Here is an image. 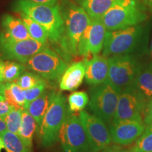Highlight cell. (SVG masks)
<instances>
[{"label":"cell","mask_w":152,"mask_h":152,"mask_svg":"<svg viewBox=\"0 0 152 152\" xmlns=\"http://www.w3.org/2000/svg\"><path fill=\"white\" fill-rule=\"evenodd\" d=\"M149 29L142 24L123 29L106 31L102 50L104 56L142 52L147 47Z\"/></svg>","instance_id":"6da1fadb"},{"label":"cell","mask_w":152,"mask_h":152,"mask_svg":"<svg viewBox=\"0 0 152 152\" xmlns=\"http://www.w3.org/2000/svg\"><path fill=\"white\" fill-rule=\"evenodd\" d=\"M12 10L18 14L26 15L40 24L47 32L51 42L60 43L64 33V21L60 4L47 6L26 0H16L12 4Z\"/></svg>","instance_id":"7a4b0ae2"},{"label":"cell","mask_w":152,"mask_h":152,"mask_svg":"<svg viewBox=\"0 0 152 152\" xmlns=\"http://www.w3.org/2000/svg\"><path fill=\"white\" fill-rule=\"evenodd\" d=\"M60 9L64 21V33L59 44L66 54L78 56L80 41L91 18L81 6L71 0H63Z\"/></svg>","instance_id":"3957f363"},{"label":"cell","mask_w":152,"mask_h":152,"mask_svg":"<svg viewBox=\"0 0 152 152\" xmlns=\"http://www.w3.org/2000/svg\"><path fill=\"white\" fill-rule=\"evenodd\" d=\"M68 113L66 96L61 92H51L48 109L38 131L42 147L49 148L58 142L60 129Z\"/></svg>","instance_id":"277c9868"},{"label":"cell","mask_w":152,"mask_h":152,"mask_svg":"<svg viewBox=\"0 0 152 152\" xmlns=\"http://www.w3.org/2000/svg\"><path fill=\"white\" fill-rule=\"evenodd\" d=\"M148 18L142 0H118L101 18L107 30L141 24Z\"/></svg>","instance_id":"5b68a950"},{"label":"cell","mask_w":152,"mask_h":152,"mask_svg":"<svg viewBox=\"0 0 152 152\" xmlns=\"http://www.w3.org/2000/svg\"><path fill=\"white\" fill-rule=\"evenodd\" d=\"M109 75L106 81L120 92L134 86L142 66L135 55H114L109 58Z\"/></svg>","instance_id":"8992f818"},{"label":"cell","mask_w":152,"mask_h":152,"mask_svg":"<svg viewBox=\"0 0 152 152\" xmlns=\"http://www.w3.org/2000/svg\"><path fill=\"white\" fill-rule=\"evenodd\" d=\"M120 94L121 92L107 81L93 85L90 90V109L95 115L110 125L116 112Z\"/></svg>","instance_id":"52a82bcc"},{"label":"cell","mask_w":152,"mask_h":152,"mask_svg":"<svg viewBox=\"0 0 152 152\" xmlns=\"http://www.w3.org/2000/svg\"><path fill=\"white\" fill-rule=\"evenodd\" d=\"M58 140L64 152H92L79 115H73L70 111L60 129Z\"/></svg>","instance_id":"ba28073f"},{"label":"cell","mask_w":152,"mask_h":152,"mask_svg":"<svg viewBox=\"0 0 152 152\" xmlns=\"http://www.w3.org/2000/svg\"><path fill=\"white\" fill-rule=\"evenodd\" d=\"M26 69L34 72L47 80H54L64 73L68 62L59 54L46 47L32 56L25 64Z\"/></svg>","instance_id":"9c48e42d"},{"label":"cell","mask_w":152,"mask_h":152,"mask_svg":"<svg viewBox=\"0 0 152 152\" xmlns=\"http://www.w3.org/2000/svg\"><path fill=\"white\" fill-rule=\"evenodd\" d=\"M147 102L144 95L134 86L125 89L120 94L116 112L112 123L125 121L144 122Z\"/></svg>","instance_id":"30bf717a"},{"label":"cell","mask_w":152,"mask_h":152,"mask_svg":"<svg viewBox=\"0 0 152 152\" xmlns=\"http://www.w3.org/2000/svg\"><path fill=\"white\" fill-rule=\"evenodd\" d=\"M46 47V44L39 42L33 38L16 40L7 37L0 31V57L4 59L25 64Z\"/></svg>","instance_id":"8fae6325"},{"label":"cell","mask_w":152,"mask_h":152,"mask_svg":"<svg viewBox=\"0 0 152 152\" xmlns=\"http://www.w3.org/2000/svg\"><path fill=\"white\" fill-rule=\"evenodd\" d=\"M79 117L88 136L92 152L102 151L109 147L112 142L111 135L103 120L85 111L80 112Z\"/></svg>","instance_id":"7c38bea8"},{"label":"cell","mask_w":152,"mask_h":152,"mask_svg":"<svg viewBox=\"0 0 152 152\" xmlns=\"http://www.w3.org/2000/svg\"><path fill=\"white\" fill-rule=\"evenodd\" d=\"M106 28L100 18H91V21L82 35L78 47V56L87 57L98 54L103 50Z\"/></svg>","instance_id":"4fadbf2b"},{"label":"cell","mask_w":152,"mask_h":152,"mask_svg":"<svg viewBox=\"0 0 152 152\" xmlns=\"http://www.w3.org/2000/svg\"><path fill=\"white\" fill-rule=\"evenodd\" d=\"M144 122L125 121L112 123L109 125L112 142L119 145L127 146L137 140L145 130Z\"/></svg>","instance_id":"5bb4252c"},{"label":"cell","mask_w":152,"mask_h":152,"mask_svg":"<svg viewBox=\"0 0 152 152\" xmlns=\"http://www.w3.org/2000/svg\"><path fill=\"white\" fill-rule=\"evenodd\" d=\"M86 63L85 80L91 85L105 83L108 78L109 69V58L96 54L90 60L85 58Z\"/></svg>","instance_id":"9a60e30c"},{"label":"cell","mask_w":152,"mask_h":152,"mask_svg":"<svg viewBox=\"0 0 152 152\" xmlns=\"http://www.w3.org/2000/svg\"><path fill=\"white\" fill-rule=\"evenodd\" d=\"M85 71L86 63L85 59L71 64L61 75L59 88L63 91H73L77 89L83 83Z\"/></svg>","instance_id":"2e32d148"},{"label":"cell","mask_w":152,"mask_h":152,"mask_svg":"<svg viewBox=\"0 0 152 152\" xmlns=\"http://www.w3.org/2000/svg\"><path fill=\"white\" fill-rule=\"evenodd\" d=\"M1 33L16 40L30 39V36L21 18L9 14L3 15L1 19Z\"/></svg>","instance_id":"e0dca14e"},{"label":"cell","mask_w":152,"mask_h":152,"mask_svg":"<svg viewBox=\"0 0 152 152\" xmlns=\"http://www.w3.org/2000/svg\"><path fill=\"white\" fill-rule=\"evenodd\" d=\"M0 94L15 109H24L26 99L22 90L15 82H0Z\"/></svg>","instance_id":"ac0fdd59"},{"label":"cell","mask_w":152,"mask_h":152,"mask_svg":"<svg viewBox=\"0 0 152 152\" xmlns=\"http://www.w3.org/2000/svg\"><path fill=\"white\" fill-rule=\"evenodd\" d=\"M26 69V66L23 64L0 57V82H15Z\"/></svg>","instance_id":"d6986e66"},{"label":"cell","mask_w":152,"mask_h":152,"mask_svg":"<svg viewBox=\"0 0 152 152\" xmlns=\"http://www.w3.org/2000/svg\"><path fill=\"white\" fill-rule=\"evenodd\" d=\"M51 92L46 90L41 96L36 99L25 108L35 118L37 125V132L40 128L43 118L48 109Z\"/></svg>","instance_id":"ffe728a7"},{"label":"cell","mask_w":152,"mask_h":152,"mask_svg":"<svg viewBox=\"0 0 152 152\" xmlns=\"http://www.w3.org/2000/svg\"><path fill=\"white\" fill-rule=\"evenodd\" d=\"M118 0H76L91 18H100Z\"/></svg>","instance_id":"44dd1931"},{"label":"cell","mask_w":152,"mask_h":152,"mask_svg":"<svg viewBox=\"0 0 152 152\" xmlns=\"http://www.w3.org/2000/svg\"><path fill=\"white\" fill-rule=\"evenodd\" d=\"M37 128L35 120L26 109L23 111L22 123L20 125L18 135L20 137L25 144L30 149L33 147L34 134Z\"/></svg>","instance_id":"7402d4cb"},{"label":"cell","mask_w":152,"mask_h":152,"mask_svg":"<svg viewBox=\"0 0 152 152\" xmlns=\"http://www.w3.org/2000/svg\"><path fill=\"white\" fill-rule=\"evenodd\" d=\"M147 101L152 98V61L142 68L134 84Z\"/></svg>","instance_id":"603a6c76"},{"label":"cell","mask_w":152,"mask_h":152,"mask_svg":"<svg viewBox=\"0 0 152 152\" xmlns=\"http://www.w3.org/2000/svg\"><path fill=\"white\" fill-rule=\"evenodd\" d=\"M20 14L26 28H27L30 37L33 38L36 41L39 42L47 45L49 37L46 30L40 24L38 23L33 19L30 18L29 16L23 14Z\"/></svg>","instance_id":"cb8c5ba5"},{"label":"cell","mask_w":152,"mask_h":152,"mask_svg":"<svg viewBox=\"0 0 152 152\" xmlns=\"http://www.w3.org/2000/svg\"><path fill=\"white\" fill-rule=\"evenodd\" d=\"M7 152H32V149L25 144L18 134L8 130L0 134Z\"/></svg>","instance_id":"d4e9b609"},{"label":"cell","mask_w":152,"mask_h":152,"mask_svg":"<svg viewBox=\"0 0 152 152\" xmlns=\"http://www.w3.org/2000/svg\"><path fill=\"white\" fill-rule=\"evenodd\" d=\"M89 101L90 97L87 92L78 91L71 93L68 98V110L71 113L83 111L87 104H89Z\"/></svg>","instance_id":"484cf974"},{"label":"cell","mask_w":152,"mask_h":152,"mask_svg":"<svg viewBox=\"0 0 152 152\" xmlns=\"http://www.w3.org/2000/svg\"><path fill=\"white\" fill-rule=\"evenodd\" d=\"M132 152H152V123L147 124L142 135L137 139Z\"/></svg>","instance_id":"4316f807"},{"label":"cell","mask_w":152,"mask_h":152,"mask_svg":"<svg viewBox=\"0 0 152 152\" xmlns=\"http://www.w3.org/2000/svg\"><path fill=\"white\" fill-rule=\"evenodd\" d=\"M45 81H46L45 78L33 71H24L15 81V83L22 90H25L37 86Z\"/></svg>","instance_id":"83f0119b"},{"label":"cell","mask_w":152,"mask_h":152,"mask_svg":"<svg viewBox=\"0 0 152 152\" xmlns=\"http://www.w3.org/2000/svg\"><path fill=\"white\" fill-rule=\"evenodd\" d=\"M24 109H15L13 108L11 111L6 115L4 121L7 125V130L18 134L20 125L22 123L23 111Z\"/></svg>","instance_id":"f1b7e54d"},{"label":"cell","mask_w":152,"mask_h":152,"mask_svg":"<svg viewBox=\"0 0 152 152\" xmlns=\"http://www.w3.org/2000/svg\"><path fill=\"white\" fill-rule=\"evenodd\" d=\"M48 84L46 81L43 82L41 84L35 86L32 88L28 89V90H23V94L26 99V104H25L24 109L29 104L30 102H32L36 99L41 96L45 91L47 90Z\"/></svg>","instance_id":"f546056e"},{"label":"cell","mask_w":152,"mask_h":152,"mask_svg":"<svg viewBox=\"0 0 152 152\" xmlns=\"http://www.w3.org/2000/svg\"><path fill=\"white\" fill-rule=\"evenodd\" d=\"M13 108L14 107L11 106L6 99L0 94V118H4Z\"/></svg>","instance_id":"4dcf8cb0"},{"label":"cell","mask_w":152,"mask_h":152,"mask_svg":"<svg viewBox=\"0 0 152 152\" xmlns=\"http://www.w3.org/2000/svg\"><path fill=\"white\" fill-rule=\"evenodd\" d=\"M144 122L145 125L152 123V98L147 101L144 111Z\"/></svg>","instance_id":"1f68e13d"},{"label":"cell","mask_w":152,"mask_h":152,"mask_svg":"<svg viewBox=\"0 0 152 152\" xmlns=\"http://www.w3.org/2000/svg\"><path fill=\"white\" fill-rule=\"evenodd\" d=\"M37 4L47 5V6H55L58 4L60 0H26Z\"/></svg>","instance_id":"d6a6232c"},{"label":"cell","mask_w":152,"mask_h":152,"mask_svg":"<svg viewBox=\"0 0 152 152\" xmlns=\"http://www.w3.org/2000/svg\"><path fill=\"white\" fill-rule=\"evenodd\" d=\"M102 152H132L128 150L123 149L122 148L119 147H115V146H113V147H106V149L102 150Z\"/></svg>","instance_id":"836d02e7"},{"label":"cell","mask_w":152,"mask_h":152,"mask_svg":"<svg viewBox=\"0 0 152 152\" xmlns=\"http://www.w3.org/2000/svg\"><path fill=\"white\" fill-rule=\"evenodd\" d=\"M7 130V125L4 121V118H0V134Z\"/></svg>","instance_id":"e575fe53"},{"label":"cell","mask_w":152,"mask_h":152,"mask_svg":"<svg viewBox=\"0 0 152 152\" xmlns=\"http://www.w3.org/2000/svg\"><path fill=\"white\" fill-rule=\"evenodd\" d=\"M144 6L147 7L150 9H152V0H142Z\"/></svg>","instance_id":"d590c367"},{"label":"cell","mask_w":152,"mask_h":152,"mask_svg":"<svg viewBox=\"0 0 152 152\" xmlns=\"http://www.w3.org/2000/svg\"><path fill=\"white\" fill-rule=\"evenodd\" d=\"M4 148H5V146H4V144L3 140L2 138L1 137V136H0V152H1L2 149H4Z\"/></svg>","instance_id":"8d00e7d4"},{"label":"cell","mask_w":152,"mask_h":152,"mask_svg":"<svg viewBox=\"0 0 152 152\" xmlns=\"http://www.w3.org/2000/svg\"><path fill=\"white\" fill-rule=\"evenodd\" d=\"M149 53H150V56L152 58V37L151 39V42H150V46H149Z\"/></svg>","instance_id":"74e56055"}]
</instances>
